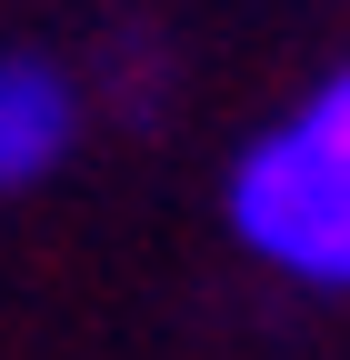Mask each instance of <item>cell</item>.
<instances>
[{"instance_id": "2", "label": "cell", "mask_w": 350, "mask_h": 360, "mask_svg": "<svg viewBox=\"0 0 350 360\" xmlns=\"http://www.w3.org/2000/svg\"><path fill=\"white\" fill-rule=\"evenodd\" d=\"M80 120H91V90L70 80V60L51 51H0V191H40L70 150H80Z\"/></svg>"}, {"instance_id": "1", "label": "cell", "mask_w": 350, "mask_h": 360, "mask_svg": "<svg viewBox=\"0 0 350 360\" xmlns=\"http://www.w3.org/2000/svg\"><path fill=\"white\" fill-rule=\"evenodd\" d=\"M221 220L260 270L350 300V60L231 150Z\"/></svg>"}]
</instances>
